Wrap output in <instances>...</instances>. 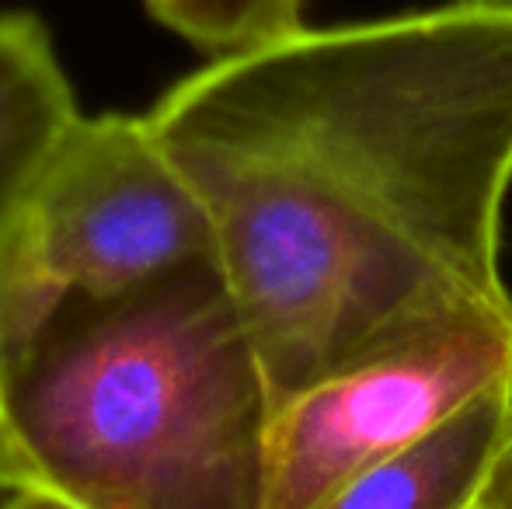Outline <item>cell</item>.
Instances as JSON below:
<instances>
[{
    "label": "cell",
    "mask_w": 512,
    "mask_h": 509,
    "mask_svg": "<svg viewBox=\"0 0 512 509\" xmlns=\"http://www.w3.org/2000/svg\"><path fill=\"white\" fill-rule=\"evenodd\" d=\"M147 11L209 56L241 53L304 25V0H147Z\"/></svg>",
    "instance_id": "obj_7"
},
{
    "label": "cell",
    "mask_w": 512,
    "mask_h": 509,
    "mask_svg": "<svg viewBox=\"0 0 512 509\" xmlns=\"http://www.w3.org/2000/svg\"><path fill=\"white\" fill-rule=\"evenodd\" d=\"M272 415L209 255L46 328L0 374V464L81 509H265Z\"/></svg>",
    "instance_id": "obj_2"
},
{
    "label": "cell",
    "mask_w": 512,
    "mask_h": 509,
    "mask_svg": "<svg viewBox=\"0 0 512 509\" xmlns=\"http://www.w3.org/2000/svg\"><path fill=\"white\" fill-rule=\"evenodd\" d=\"M7 492H11V478H7L4 464H0V509H4V499H7Z\"/></svg>",
    "instance_id": "obj_10"
},
{
    "label": "cell",
    "mask_w": 512,
    "mask_h": 509,
    "mask_svg": "<svg viewBox=\"0 0 512 509\" xmlns=\"http://www.w3.org/2000/svg\"><path fill=\"white\" fill-rule=\"evenodd\" d=\"M4 509H81V506L67 503V499L53 496V492H46V489H35V485L11 482V492H7V499H4Z\"/></svg>",
    "instance_id": "obj_9"
},
{
    "label": "cell",
    "mask_w": 512,
    "mask_h": 509,
    "mask_svg": "<svg viewBox=\"0 0 512 509\" xmlns=\"http://www.w3.org/2000/svg\"><path fill=\"white\" fill-rule=\"evenodd\" d=\"M512 377V307L352 363L276 405L265 509H317L349 478Z\"/></svg>",
    "instance_id": "obj_4"
},
{
    "label": "cell",
    "mask_w": 512,
    "mask_h": 509,
    "mask_svg": "<svg viewBox=\"0 0 512 509\" xmlns=\"http://www.w3.org/2000/svg\"><path fill=\"white\" fill-rule=\"evenodd\" d=\"M512 426V377L401 454L359 471L317 509H471Z\"/></svg>",
    "instance_id": "obj_5"
},
{
    "label": "cell",
    "mask_w": 512,
    "mask_h": 509,
    "mask_svg": "<svg viewBox=\"0 0 512 509\" xmlns=\"http://www.w3.org/2000/svg\"><path fill=\"white\" fill-rule=\"evenodd\" d=\"M485 492L495 499L499 509H512V426H509V436L502 443L499 457H495V468L485 482Z\"/></svg>",
    "instance_id": "obj_8"
},
{
    "label": "cell",
    "mask_w": 512,
    "mask_h": 509,
    "mask_svg": "<svg viewBox=\"0 0 512 509\" xmlns=\"http://www.w3.org/2000/svg\"><path fill=\"white\" fill-rule=\"evenodd\" d=\"M143 116L203 203L276 405L512 307V0L300 25Z\"/></svg>",
    "instance_id": "obj_1"
},
{
    "label": "cell",
    "mask_w": 512,
    "mask_h": 509,
    "mask_svg": "<svg viewBox=\"0 0 512 509\" xmlns=\"http://www.w3.org/2000/svg\"><path fill=\"white\" fill-rule=\"evenodd\" d=\"M81 123L53 35L35 14H0V238Z\"/></svg>",
    "instance_id": "obj_6"
},
{
    "label": "cell",
    "mask_w": 512,
    "mask_h": 509,
    "mask_svg": "<svg viewBox=\"0 0 512 509\" xmlns=\"http://www.w3.org/2000/svg\"><path fill=\"white\" fill-rule=\"evenodd\" d=\"M213 255V227L147 116H81L0 238V374L67 307Z\"/></svg>",
    "instance_id": "obj_3"
},
{
    "label": "cell",
    "mask_w": 512,
    "mask_h": 509,
    "mask_svg": "<svg viewBox=\"0 0 512 509\" xmlns=\"http://www.w3.org/2000/svg\"><path fill=\"white\" fill-rule=\"evenodd\" d=\"M471 509H499V506H495V499L492 496H488V492L485 489H481V496L478 499H474V506Z\"/></svg>",
    "instance_id": "obj_11"
}]
</instances>
